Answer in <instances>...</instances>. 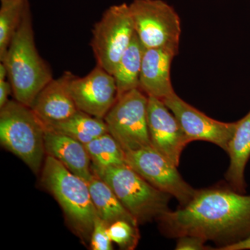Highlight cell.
Wrapping results in <instances>:
<instances>
[{
    "label": "cell",
    "instance_id": "obj_1",
    "mask_svg": "<svg viewBox=\"0 0 250 250\" xmlns=\"http://www.w3.org/2000/svg\"><path fill=\"white\" fill-rule=\"evenodd\" d=\"M157 220L166 236L200 237L214 242L218 250L250 236V195L229 185L199 189L188 204Z\"/></svg>",
    "mask_w": 250,
    "mask_h": 250
},
{
    "label": "cell",
    "instance_id": "obj_2",
    "mask_svg": "<svg viewBox=\"0 0 250 250\" xmlns=\"http://www.w3.org/2000/svg\"><path fill=\"white\" fill-rule=\"evenodd\" d=\"M1 62L7 70L15 100L29 107L42 88L53 79L50 67L36 47L29 1L19 27Z\"/></svg>",
    "mask_w": 250,
    "mask_h": 250
},
{
    "label": "cell",
    "instance_id": "obj_3",
    "mask_svg": "<svg viewBox=\"0 0 250 250\" xmlns=\"http://www.w3.org/2000/svg\"><path fill=\"white\" fill-rule=\"evenodd\" d=\"M41 182L58 202L75 234L84 243L90 242L98 214L88 182L48 155L42 166Z\"/></svg>",
    "mask_w": 250,
    "mask_h": 250
},
{
    "label": "cell",
    "instance_id": "obj_4",
    "mask_svg": "<svg viewBox=\"0 0 250 250\" xmlns=\"http://www.w3.org/2000/svg\"><path fill=\"white\" fill-rule=\"evenodd\" d=\"M46 127L32 108L9 100L0 108L1 146L18 156L34 173H39L46 157Z\"/></svg>",
    "mask_w": 250,
    "mask_h": 250
},
{
    "label": "cell",
    "instance_id": "obj_5",
    "mask_svg": "<svg viewBox=\"0 0 250 250\" xmlns=\"http://www.w3.org/2000/svg\"><path fill=\"white\" fill-rule=\"evenodd\" d=\"M93 172L109 186L139 225L158 220L170 210L172 197L153 187L127 164Z\"/></svg>",
    "mask_w": 250,
    "mask_h": 250
},
{
    "label": "cell",
    "instance_id": "obj_6",
    "mask_svg": "<svg viewBox=\"0 0 250 250\" xmlns=\"http://www.w3.org/2000/svg\"><path fill=\"white\" fill-rule=\"evenodd\" d=\"M129 6L145 48L166 49L177 55L182 26L174 8L163 0H133Z\"/></svg>",
    "mask_w": 250,
    "mask_h": 250
},
{
    "label": "cell",
    "instance_id": "obj_7",
    "mask_svg": "<svg viewBox=\"0 0 250 250\" xmlns=\"http://www.w3.org/2000/svg\"><path fill=\"white\" fill-rule=\"evenodd\" d=\"M135 35L129 5L123 3L108 8L92 30L90 46L97 65L113 75L115 67Z\"/></svg>",
    "mask_w": 250,
    "mask_h": 250
},
{
    "label": "cell",
    "instance_id": "obj_8",
    "mask_svg": "<svg viewBox=\"0 0 250 250\" xmlns=\"http://www.w3.org/2000/svg\"><path fill=\"white\" fill-rule=\"evenodd\" d=\"M148 96L139 88L118 96L104 118L108 133L125 152L151 146L147 125Z\"/></svg>",
    "mask_w": 250,
    "mask_h": 250
},
{
    "label": "cell",
    "instance_id": "obj_9",
    "mask_svg": "<svg viewBox=\"0 0 250 250\" xmlns=\"http://www.w3.org/2000/svg\"><path fill=\"white\" fill-rule=\"evenodd\" d=\"M125 154L126 164L153 187L174 197L180 207L188 204L196 194L197 189L182 178L177 166L152 146Z\"/></svg>",
    "mask_w": 250,
    "mask_h": 250
},
{
    "label": "cell",
    "instance_id": "obj_10",
    "mask_svg": "<svg viewBox=\"0 0 250 250\" xmlns=\"http://www.w3.org/2000/svg\"><path fill=\"white\" fill-rule=\"evenodd\" d=\"M178 120L190 142L213 143L227 152L236 131L237 122L223 123L207 116L174 93L163 100Z\"/></svg>",
    "mask_w": 250,
    "mask_h": 250
},
{
    "label": "cell",
    "instance_id": "obj_11",
    "mask_svg": "<svg viewBox=\"0 0 250 250\" xmlns=\"http://www.w3.org/2000/svg\"><path fill=\"white\" fill-rule=\"evenodd\" d=\"M147 125L152 147L178 167L184 148L190 142L163 100L148 97Z\"/></svg>",
    "mask_w": 250,
    "mask_h": 250
},
{
    "label": "cell",
    "instance_id": "obj_12",
    "mask_svg": "<svg viewBox=\"0 0 250 250\" xmlns=\"http://www.w3.org/2000/svg\"><path fill=\"white\" fill-rule=\"evenodd\" d=\"M70 91L77 108L90 116L104 119L118 98L113 75L97 65L86 76H75Z\"/></svg>",
    "mask_w": 250,
    "mask_h": 250
},
{
    "label": "cell",
    "instance_id": "obj_13",
    "mask_svg": "<svg viewBox=\"0 0 250 250\" xmlns=\"http://www.w3.org/2000/svg\"><path fill=\"white\" fill-rule=\"evenodd\" d=\"M74 77L71 72L66 71L59 78L52 79L31 106L46 129L65 121L80 111L70 91Z\"/></svg>",
    "mask_w": 250,
    "mask_h": 250
},
{
    "label": "cell",
    "instance_id": "obj_14",
    "mask_svg": "<svg viewBox=\"0 0 250 250\" xmlns=\"http://www.w3.org/2000/svg\"><path fill=\"white\" fill-rule=\"evenodd\" d=\"M177 54L166 49H146L139 89L148 97L164 100L175 93L171 82V65Z\"/></svg>",
    "mask_w": 250,
    "mask_h": 250
},
{
    "label": "cell",
    "instance_id": "obj_15",
    "mask_svg": "<svg viewBox=\"0 0 250 250\" xmlns=\"http://www.w3.org/2000/svg\"><path fill=\"white\" fill-rule=\"evenodd\" d=\"M46 155L62 163L72 173L87 182L94 174L89 154L84 144L62 133L46 129Z\"/></svg>",
    "mask_w": 250,
    "mask_h": 250
},
{
    "label": "cell",
    "instance_id": "obj_16",
    "mask_svg": "<svg viewBox=\"0 0 250 250\" xmlns=\"http://www.w3.org/2000/svg\"><path fill=\"white\" fill-rule=\"evenodd\" d=\"M227 152L230 159L225 175L229 185L236 191L246 193L245 171L250 159V111L246 116L237 121L236 131Z\"/></svg>",
    "mask_w": 250,
    "mask_h": 250
},
{
    "label": "cell",
    "instance_id": "obj_17",
    "mask_svg": "<svg viewBox=\"0 0 250 250\" xmlns=\"http://www.w3.org/2000/svg\"><path fill=\"white\" fill-rule=\"evenodd\" d=\"M88 184L97 214L108 226L118 220H125L139 225L109 186L98 175L94 173Z\"/></svg>",
    "mask_w": 250,
    "mask_h": 250
},
{
    "label": "cell",
    "instance_id": "obj_18",
    "mask_svg": "<svg viewBox=\"0 0 250 250\" xmlns=\"http://www.w3.org/2000/svg\"><path fill=\"white\" fill-rule=\"evenodd\" d=\"M145 49L136 34L113 72L118 96L130 90L139 88L140 75Z\"/></svg>",
    "mask_w": 250,
    "mask_h": 250
},
{
    "label": "cell",
    "instance_id": "obj_19",
    "mask_svg": "<svg viewBox=\"0 0 250 250\" xmlns=\"http://www.w3.org/2000/svg\"><path fill=\"white\" fill-rule=\"evenodd\" d=\"M46 129L67 135L84 145L108 133L104 120L81 111H77L65 121Z\"/></svg>",
    "mask_w": 250,
    "mask_h": 250
},
{
    "label": "cell",
    "instance_id": "obj_20",
    "mask_svg": "<svg viewBox=\"0 0 250 250\" xmlns=\"http://www.w3.org/2000/svg\"><path fill=\"white\" fill-rule=\"evenodd\" d=\"M85 146L93 172L126 164L125 151L109 133L93 140Z\"/></svg>",
    "mask_w": 250,
    "mask_h": 250
},
{
    "label": "cell",
    "instance_id": "obj_21",
    "mask_svg": "<svg viewBox=\"0 0 250 250\" xmlns=\"http://www.w3.org/2000/svg\"><path fill=\"white\" fill-rule=\"evenodd\" d=\"M28 0L1 5L0 8V61H2L14 39Z\"/></svg>",
    "mask_w": 250,
    "mask_h": 250
},
{
    "label": "cell",
    "instance_id": "obj_22",
    "mask_svg": "<svg viewBox=\"0 0 250 250\" xmlns=\"http://www.w3.org/2000/svg\"><path fill=\"white\" fill-rule=\"evenodd\" d=\"M108 235L113 243L121 249L132 250L139 243L140 233L138 225L125 220H118L108 226Z\"/></svg>",
    "mask_w": 250,
    "mask_h": 250
},
{
    "label": "cell",
    "instance_id": "obj_23",
    "mask_svg": "<svg viewBox=\"0 0 250 250\" xmlns=\"http://www.w3.org/2000/svg\"><path fill=\"white\" fill-rule=\"evenodd\" d=\"M108 226L100 217L97 216L94 222L93 231L90 238V247L93 250H113L111 238L108 235Z\"/></svg>",
    "mask_w": 250,
    "mask_h": 250
},
{
    "label": "cell",
    "instance_id": "obj_24",
    "mask_svg": "<svg viewBox=\"0 0 250 250\" xmlns=\"http://www.w3.org/2000/svg\"><path fill=\"white\" fill-rule=\"evenodd\" d=\"M175 250H211L210 247L206 245L205 239L195 236H183L177 238Z\"/></svg>",
    "mask_w": 250,
    "mask_h": 250
},
{
    "label": "cell",
    "instance_id": "obj_25",
    "mask_svg": "<svg viewBox=\"0 0 250 250\" xmlns=\"http://www.w3.org/2000/svg\"><path fill=\"white\" fill-rule=\"evenodd\" d=\"M12 93V86L6 79H0V108L3 107L9 100L10 94Z\"/></svg>",
    "mask_w": 250,
    "mask_h": 250
},
{
    "label": "cell",
    "instance_id": "obj_26",
    "mask_svg": "<svg viewBox=\"0 0 250 250\" xmlns=\"http://www.w3.org/2000/svg\"><path fill=\"white\" fill-rule=\"evenodd\" d=\"M219 250H250V236L246 239L229 245V246L219 248Z\"/></svg>",
    "mask_w": 250,
    "mask_h": 250
},
{
    "label": "cell",
    "instance_id": "obj_27",
    "mask_svg": "<svg viewBox=\"0 0 250 250\" xmlns=\"http://www.w3.org/2000/svg\"><path fill=\"white\" fill-rule=\"evenodd\" d=\"M21 1V0H0L1 5L12 4L16 1Z\"/></svg>",
    "mask_w": 250,
    "mask_h": 250
}]
</instances>
